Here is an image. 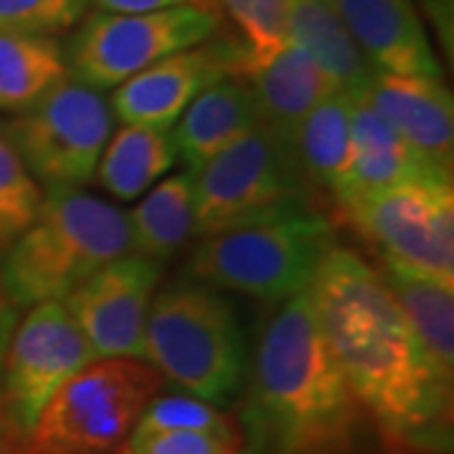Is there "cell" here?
Wrapping results in <instances>:
<instances>
[{"label": "cell", "instance_id": "obj_1", "mask_svg": "<svg viewBox=\"0 0 454 454\" xmlns=\"http://www.w3.org/2000/svg\"><path fill=\"white\" fill-rule=\"evenodd\" d=\"M313 318L340 373L381 437L442 450L452 384L424 351L379 268L333 245L309 286Z\"/></svg>", "mask_w": 454, "mask_h": 454}, {"label": "cell", "instance_id": "obj_2", "mask_svg": "<svg viewBox=\"0 0 454 454\" xmlns=\"http://www.w3.org/2000/svg\"><path fill=\"white\" fill-rule=\"evenodd\" d=\"M250 454H361L373 422L313 318L309 291L260 333L243 411Z\"/></svg>", "mask_w": 454, "mask_h": 454}, {"label": "cell", "instance_id": "obj_3", "mask_svg": "<svg viewBox=\"0 0 454 454\" xmlns=\"http://www.w3.org/2000/svg\"><path fill=\"white\" fill-rule=\"evenodd\" d=\"M129 253L127 212L82 190H49L31 225L0 255V278L18 309H31L64 301Z\"/></svg>", "mask_w": 454, "mask_h": 454}, {"label": "cell", "instance_id": "obj_4", "mask_svg": "<svg viewBox=\"0 0 454 454\" xmlns=\"http://www.w3.org/2000/svg\"><path fill=\"white\" fill-rule=\"evenodd\" d=\"M333 245L331 220L313 210L310 202H295L202 238L190 260V276L212 288L283 303L309 291Z\"/></svg>", "mask_w": 454, "mask_h": 454}, {"label": "cell", "instance_id": "obj_5", "mask_svg": "<svg viewBox=\"0 0 454 454\" xmlns=\"http://www.w3.org/2000/svg\"><path fill=\"white\" fill-rule=\"evenodd\" d=\"M145 361L179 389L223 404L245 372V346L232 306L207 283L177 280L154 293L145 324Z\"/></svg>", "mask_w": 454, "mask_h": 454}, {"label": "cell", "instance_id": "obj_6", "mask_svg": "<svg viewBox=\"0 0 454 454\" xmlns=\"http://www.w3.org/2000/svg\"><path fill=\"white\" fill-rule=\"evenodd\" d=\"M162 384L142 358H97L56 389L16 454H114Z\"/></svg>", "mask_w": 454, "mask_h": 454}, {"label": "cell", "instance_id": "obj_7", "mask_svg": "<svg viewBox=\"0 0 454 454\" xmlns=\"http://www.w3.org/2000/svg\"><path fill=\"white\" fill-rule=\"evenodd\" d=\"M295 149L262 121L195 172V235L212 238L295 202H310Z\"/></svg>", "mask_w": 454, "mask_h": 454}, {"label": "cell", "instance_id": "obj_8", "mask_svg": "<svg viewBox=\"0 0 454 454\" xmlns=\"http://www.w3.org/2000/svg\"><path fill=\"white\" fill-rule=\"evenodd\" d=\"M339 212L379 250L381 265L454 286L452 177L404 179Z\"/></svg>", "mask_w": 454, "mask_h": 454}, {"label": "cell", "instance_id": "obj_9", "mask_svg": "<svg viewBox=\"0 0 454 454\" xmlns=\"http://www.w3.org/2000/svg\"><path fill=\"white\" fill-rule=\"evenodd\" d=\"M112 129V104L104 91L68 74L3 131L41 187L79 190L94 179Z\"/></svg>", "mask_w": 454, "mask_h": 454}, {"label": "cell", "instance_id": "obj_10", "mask_svg": "<svg viewBox=\"0 0 454 454\" xmlns=\"http://www.w3.org/2000/svg\"><path fill=\"white\" fill-rule=\"evenodd\" d=\"M215 5H177L152 13H94L68 43L66 64L76 82L116 89L139 71L220 33Z\"/></svg>", "mask_w": 454, "mask_h": 454}, {"label": "cell", "instance_id": "obj_11", "mask_svg": "<svg viewBox=\"0 0 454 454\" xmlns=\"http://www.w3.org/2000/svg\"><path fill=\"white\" fill-rule=\"evenodd\" d=\"M91 361L97 358L64 301L35 303L18 318L0 366V417L16 450L56 389Z\"/></svg>", "mask_w": 454, "mask_h": 454}, {"label": "cell", "instance_id": "obj_12", "mask_svg": "<svg viewBox=\"0 0 454 454\" xmlns=\"http://www.w3.org/2000/svg\"><path fill=\"white\" fill-rule=\"evenodd\" d=\"M245 68L247 51L243 41L215 33L119 83L109 98L112 114L121 124L169 129L205 89L230 76H245Z\"/></svg>", "mask_w": 454, "mask_h": 454}, {"label": "cell", "instance_id": "obj_13", "mask_svg": "<svg viewBox=\"0 0 454 454\" xmlns=\"http://www.w3.org/2000/svg\"><path fill=\"white\" fill-rule=\"evenodd\" d=\"M162 278V262L121 255L64 298L94 358H142L145 324Z\"/></svg>", "mask_w": 454, "mask_h": 454}, {"label": "cell", "instance_id": "obj_14", "mask_svg": "<svg viewBox=\"0 0 454 454\" xmlns=\"http://www.w3.org/2000/svg\"><path fill=\"white\" fill-rule=\"evenodd\" d=\"M354 98L372 106L424 162L452 175L454 106L442 79L379 71Z\"/></svg>", "mask_w": 454, "mask_h": 454}, {"label": "cell", "instance_id": "obj_15", "mask_svg": "<svg viewBox=\"0 0 454 454\" xmlns=\"http://www.w3.org/2000/svg\"><path fill=\"white\" fill-rule=\"evenodd\" d=\"M376 71L442 79L414 0H328Z\"/></svg>", "mask_w": 454, "mask_h": 454}, {"label": "cell", "instance_id": "obj_16", "mask_svg": "<svg viewBox=\"0 0 454 454\" xmlns=\"http://www.w3.org/2000/svg\"><path fill=\"white\" fill-rule=\"evenodd\" d=\"M427 175L452 177V175H442L432 164L424 162L372 106L354 98L351 160L346 164L336 190L331 192L336 210H343L358 200L381 192L404 179L427 177Z\"/></svg>", "mask_w": 454, "mask_h": 454}, {"label": "cell", "instance_id": "obj_17", "mask_svg": "<svg viewBox=\"0 0 454 454\" xmlns=\"http://www.w3.org/2000/svg\"><path fill=\"white\" fill-rule=\"evenodd\" d=\"M247 83L258 104L260 121L295 149V134L309 112L331 97L336 83L301 46L288 41L265 66L250 71Z\"/></svg>", "mask_w": 454, "mask_h": 454}, {"label": "cell", "instance_id": "obj_18", "mask_svg": "<svg viewBox=\"0 0 454 454\" xmlns=\"http://www.w3.org/2000/svg\"><path fill=\"white\" fill-rule=\"evenodd\" d=\"M258 121V104L247 79L230 76L212 83L175 121L177 127L172 129V139L177 146V157L184 160L187 169L197 172Z\"/></svg>", "mask_w": 454, "mask_h": 454}, {"label": "cell", "instance_id": "obj_19", "mask_svg": "<svg viewBox=\"0 0 454 454\" xmlns=\"http://www.w3.org/2000/svg\"><path fill=\"white\" fill-rule=\"evenodd\" d=\"M288 41L306 51L343 94L356 97L379 74L328 0H291Z\"/></svg>", "mask_w": 454, "mask_h": 454}, {"label": "cell", "instance_id": "obj_20", "mask_svg": "<svg viewBox=\"0 0 454 454\" xmlns=\"http://www.w3.org/2000/svg\"><path fill=\"white\" fill-rule=\"evenodd\" d=\"M177 160L172 131L149 124H124L109 137L94 177L116 200H137Z\"/></svg>", "mask_w": 454, "mask_h": 454}, {"label": "cell", "instance_id": "obj_21", "mask_svg": "<svg viewBox=\"0 0 454 454\" xmlns=\"http://www.w3.org/2000/svg\"><path fill=\"white\" fill-rule=\"evenodd\" d=\"M381 278L439 373L454 381V286L381 265Z\"/></svg>", "mask_w": 454, "mask_h": 454}, {"label": "cell", "instance_id": "obj_22", "mask_svg": "<svg viewBox=\"0 0 454 454\" xmlns=\"http://www.w3.org/2000/svg\"><path fill=\"white\" fill-rule=\"evenodd\" d=\"M129 215L131 253L162 262L195 235V172H177L146 192Z\"/></svg>", "mask_w": 454, "mask_h": 454}, {"label": "cell", "instance_id": "obj_23", "mask_svg": "<svg viewBox=\"0 0 454 454\" xmlns=\"http://www.w3.org/2000/svg\"><path fill=\"white\" fill-rule=\"evenodd\" d=\"M68 76L53 35L0 31V112H26Z\"/></svg>", "mask_w": 454, "mask_h": 454}, {"label": "cell", "instance_id": "obj_24", "mask_svg": "<svg viewBox=\"0 0 454 454\" xmlns=\"http://www.w3.org/2000/svg\"><path fill=\"white\" fill-rule=\"evenodd\" d=\"M351 112L354 97L333 91L301 121L295 134V157L310 190H328V195L336 190L351 160Z\"/></svg>", "mask_w": 454, "mask_h": 454}, {"label": "cell", "instance_id": "obj_25", "mask_svg": "<svg viewBox=\"0 0 454 454\" xmlns=\"http://www.w3.org/2000/svg\"><path fill=\"white\" fill-rule=\"evenodd\" d=\"M238 26L247 51V68L265 66L288 43V11L291 0H217ZM243 76V79H245Z\"/></svg>", "mask_w": 454, "mask_h": 454}, {"label": "cell", "instance_id": "obj_26", "mask_svg": "<svg viewBox=\"0 0 454 454\" xmlns=\"http://www.w3.org/2000/svg\"><path fill=\"white\" fill-rule=\"evenodd\" d=\"M43 190L0 129V255L16 243L41 207Z\"/></svg>", "mask_w": 454, "mask_h": 454}, {"label": "cell", "instance_id": "obj_27", "mask_svg": "<svg viewBox=\"0 0 454 454\" xmlns=\"http://www.w3.org/2000/svg\"><path fill=\"white\" fill-rule=\"evenodd\" d=\"M114 454H247L243 427L131 432Z\"/></svg>", "mask_w": 454, "mask_h": 454}, {"label": "cell", "instance_id": "obj_28", "mask_svg": "<svg viewBox=\"0 0 454 454\" xmlns=\"http://www.w3.org/2000/svg\"><path fill=\"white\" fill-rule=\"evenodd\" d=\"M89 0H0V31L56 35L86 16Z\"/></svg>", "mask_w": 454, "mask_h": 454}, {"label": "cell", "instance_id": "obj_29", "mask_svg": "<svg viewBox=\"0 0 454 454\" xmlns=\"http://www.w3.org/2000/svg\"><path fill=\"white\" fill-rule=\"evenodd\" d=\"M235 419L220 411L215 404L195 399L190 394L177 396H154L142 411L139 422L131 432H164V429H220Z\"/></svg>", "mask_w": 454, "mask_h": 454}, {"label": "cell", "instance_id": "obj_30", "mask_svg": "<svg viewBox=\"0 0 454 454\" xmlns=\"http://www.w3.org/2000/svg\"><path fill=\"white\" fill-rule=\"evenodd\" d=\"M215 5L212 0H89L101 13H152L177 5Z\"/></svg>", "mask_w": 454, "mask_h": 454}, {"label": "cell", "instance_id": "obj_31", "mask_svg": "<svg viewBox=\"0 0 454 454\" xmlns=\"http://www.w3.org/2000/svg\"><path fill=\"white\" fill-rule=\"evenodd\" d=\"M18 318H20V309L11 301V295L3 286V278H0V366H3V356H5V346L11 340V333L16 328Z\"/></svg>", "mask_w": 454, "mask_h": 454}, {"label": "cell", "instance_id": "obj_32", "mask_svg": "<svg viewBox=\"0 0 454 454\" xmlns=\"http://www.w3.org/2000/svg\"><path fill=\"white\" fill-rule=\"evenodd\" d=\"M8 452L16 454V439H13L11 429L5 427L3 417H0V454H8Z\"/></svg>", "mask_w": 454, "mask_h": 454}, {"label": "cell", "instance_id": "obj_33", "mask_svg": "<svg viewBox=\"0 0 454 454\" xmlns=\"http://www.w3.org/2000/svg\"><path fill=\"white\" fill-rule=\"evenodd\" d=\"M8 454H13V452H8Z\"/></svg>", "mask_w": 454, "mask_h": 454}]
</instances>
